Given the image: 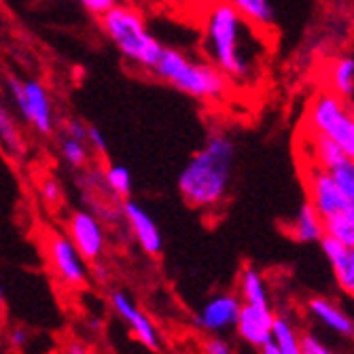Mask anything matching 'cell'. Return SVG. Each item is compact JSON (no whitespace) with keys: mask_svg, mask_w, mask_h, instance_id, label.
Returning <instances> with one entry per match:
<instances>
[{"mask_svg":"<svg viewBox=\"0 0 354 354\" xmlns=\"http://www.w3.org/2000/svg\"><path fill=\"white\" fill-rule=\"evenodd\" d=\"M202 51L230 85H240L259 75L266 45L259 30L227 3L214 0L202 17Z\"/></svg>","mask_w":354,"mask_h":354,"instance_id":"6da1fadb","label":"cell"},{"mask_svg":"<svg viewBox=\"0 0 354 354\" xmlns=\"http://www.w3.org/2000/svg\"><path fill=\"white\" fill-rule=\"evenodd\" d=\"M238 149L227 132H212L191 155L178 174L176 187L187 206L210 210L225 202L232 187Z\"/></svg>","mask_w":354,"mask_h":354,"instance_id":"7a4b0ae2","label":"cell"},{"mask_svg":"<svg viewBox=\"0 0 354 354\" xmlns=\"http://www.w3.org/2000/svg\"><path fill=\"white\" fill-rule=\"evenodd\" d=\"M102 35L117 49V53L140 71H153L164 45L155 39L147 26L145 15L127 3L115 5L111 11L98 17Z\"/></svg>","mask_w":354,"mask_h":354,"instance_id":"3957f363","label":"cell"},{"mask_svg":"<svg viewBox=\"0 0 354 354\" xmlns=\"http://www.w3.org/2000/svg\"><path fill=\"white\" fill-rule=\"evenodd\" d=\"M151 75L200 102H218L230 91V81L212 64L193 59L172 47L162 49Z\"/></svg>","mask_w":354,"mask_h":354,"instance_id":"277c9868","label":"cell"},{"mask_svg":"<svg viewBox=\"0 0 354 354\" xmlns=\"http://www.w3.org/2000/svg\"><path fill=\"white\" fill-rule=\"evenodd\" d=\"M308 123L312 134L329 138L354 162V119L352 111L342 98L331 91L318 93L310 106Z\"/></svg>","mask_w":354,"mask_h":354,"instance_id":"5b68a950","label":"cell"},{"mask_svg":"<svg viewBox=\"0 0 354 354\" xmlns=\"http://www.w3.org/2000/svg\"><path fill=\"white\" fill-rule=\"evenodd\" d=\"M9 93L26 123H30L41 136H51L55 117L51 106V95L39 79H9Z\"/></svg>","mask_w":354,"mask_h":354,"instance_id":"8992f818","label":"cell"},{"mask_svg":"<svg viewBox=\"0 0 354 354\" xmlns=\"http://www.w3.org/2000/svg\"><path fill=\"white\" fill-rule=\"evenodd\" d=\"M47 254L53 274L71 288H79L87 282V268L83 257L75 248V244L59 232L49 234L47 238Z\"/></svg>","mask_w":354,"mask_h":354,"instance_id":"52a82bcc","label":"cell"},{"mask_svg":"<svg viewBox=\"0 0 354 354\" xmlns=\"http://www.w3.org/2000/svg\"><path fill=\"white\" fill-rule=\"evenodd\" d=\"M68 240L75 244V248L83 257V261H98L106 246V238H104V230L100 221L87 210H79L71 216Z\"/></svg>","mask_w":354,"mask_h":354,"instance_id":"ba28073f","label":"cell"},{"mask_svg":"<svg viewBox=\"0 0 354 354\" xmlns=\"http://www.w3.org/2000/svg\"><path fill=\"white\" fill-rule=\"evenodd\" d=\"M308 204H312V208L323 216V221L348 212L346 198L335 185L333 176L316 166L310 170L308 176Z\"/></svg>","mask_w":354,"mask_h":354,"instance_id":"9c48e42d","label":"cell"},{"mask_svg":"<svg viewBox=\"0 0 354 354\" xmlns=\"http://www.w3.org/2000/svg\"><path fill=\"white\" fill-rule=\"evenodd\" d=\"M240 308H242L240 297H236L232 293H218V295L210 297L202 306V310L193 316V323H196L200 329L214 333V335L225 333L236 327Z\"/></svg>","mask_w":354,"mask_h":354,"instance_id":"30bf717a","label":"cell"},{"mask_svg":"<svg viewBox=\"0 0 354 354\" xmlns=\"http://www.w3.org/2000/svg\"><path fill=\"white\" fill-rule=\"evenodd\" d=\"M111 304H113L117 316L123 320L127 327H130L134 337L142 346H147L149 350L157 352L159 346H162V339H159V333H157V327L153 325V320L138 308V304L125 291H115L111 295Z\"/></svg>","mask_w":354,"mask_h":354,"instance_id":"8fae6325","label":"cell"},{"mask_svg":"<svg viewBox=\"0 0 354 354\" xmlns=\"http://www.w3.org/2000/svg\"><path fill=\"white\" fill-rule=\"evenodd\" d=\"M121 212H123V218L127 221V225H130V230H132L138 246L142 248V252H147V254L162 252L164 236H162V230H159L157 221L151 216L149 210H145L138 202L127 198V200H123Z\"/></svg>","mask_w":354,"mask_h":354,"instance_id":"7c38bea8","label":"cell"},{"mask_svg":"<svg viewBox=\"0 0 354 354\" xmlns=\"http://www.w3.org/2000/svg\"><path fill=\"white\" fill-rule=\"evenodd\" d=\"M274 318L276 314L272 308H257L242 304L240 314H238V323L236 331L240 339L252 348H263L268 342H272V331H274Z\"/></svg>","mask_w":354,"mask_h":354,"instance_id":"4fadbf2b","label":"cell"},{"mask_svg":"<svg viewBox=\"0 0 354 354\" xmlns=\"http://www.w3.org/2000/svg\"><path fill=\"white\" fill-rule=\"evenodd\" d=\"M320 248H323L325 257L333 268V276L339 291L354 299V248H346L331 236H325L320 240Z\"/></svg>","mask_w":354,"mask_h":354,"instance_id":"5bb4252c","label":"cell"},{"mask_svg":"<svg viewBox=\"0 0 354 354\" xmlns=\"http://www.w3.org/2000/svg\"><path fill=\"white\" fill-rule=\"evenodd\" d=\"M308 310L310 314L318 320L320 325H325L327 329H331L333 333L354 339V318L348 316L339 306H335L331 299L325 297H312L308 301Z\"/></svg>","mask_w":354,"mask_h":354,"instance_id":"9a60e30c","label":"cell"},{"mask_svg":"<svg viewBox=\"0 0 354 354\" xmlns=\"http://www.w3.org/2000/svg\"><path fill=\"white\" fill-rule=\"evenodd\" d=\"M288 236H291L295 242H301V244L320 242L325 238V221L312 208V204L306 202L297 210V214L291 218V225H288Z\"/></svg>","mask_w":354,"mask_h":354,"instance_id":"2e32d148","label":"cell"},{"mask_svg":"<svg viewBox=\"0 0 354 354\" xmlns=\"http://www.w3.org/2000/svg\"><path fill=\"white\" fill-rule=\"evenodd\" d=\"M238 11L257 30H270L276 24V11L270 0H223Z\"/></svg>","mask_w":354,"mask_h":354,"instance_id":"e0dca14e","label":"cell"},{"mask_svg":"<svg viewBox=\"0 0 354 354\" xmlns=\"http://www.w3.org/2000/svg\"><path fill=\"white\" fill-rule=\"evenodd\" d=\"M240 293H242V304L257 306V308H272L266 280L254 268H246L242 272V276H240Z\"/></svg>","mask_w":354,"mask_h":354,"instance_id":"ac0fdd59","label":"cell"},{"mask_svg":"<svg viewBox=\"0 0 354 354\" xmlns=\"http://www.w3.org/2000/svg\"><path fill=\"white\" fill-rule=\"evenodd\" d=\"M329 81L337 98L352 100L354 98V57L352 55H342L333 62L331 73H329Z\"/></svg>","mask_w":354,"mask_h":354,"instance_id":"d6986e66","label":"cell"},{"mask_svg":"<svg viewBox=\"0 0 354 354\" xmlns=\"http://www.w3.org/2000/svg\"><path fill=\"white\" fill-rule=\"evenodd\" d=\"M312 155H314V166L320 168V170H327L331 172L335 166H339L342 162H346V155L344 151L331 142L329 138L325 136H318V134H312Z\"/></svg>","mask_w":354,"mask_h":354,"instance_id":"ffe728a7","label":"cell"},{"mask_svg":"<svg viewBox=\"0 0 354 354\" xmlns=\"http://www.w3.org/2000/svg\"><path fill=\"white\" fill-rule=\"evenodd\" d=\"M0 147L13 157H21L26 153L24 136L19 134V127L5 104H0Z\"/></svg>","mask_w":354,"mask_h":354,"instance_id":"44dd1931","label":"cell"},{"mask_svg":"<svg viewBox=\"0 0 354 354\" xmlns=\"http://www.w3.org/2000/svg\"><path fill=\"white\" fill-rule=\"evenodd\" d=\"M272 342L276 344V348L280 350V354H304L301 352L299 333L295 331L293 323L286 316H276L274 318Z\"/></svg>","mask_w":354,"mask_h":354,"instance_id":"7402d4cb","label":"cell"},{"mask_svg":"<svg viewBox=\"0 0 354 354\" xmlns=\"http://www.w3.org/2000/svg\"><path fill=\"white\" fill-rule=\"evenodd\" d=\"M325 236L335 238L346 248H354V216L344 212V214L325 218Z\"/></svg>","mask_w":354,"mask_h":354,"instance_id":"603a6c76","label":"cell"},{"mask_svg":"<svg viewBox=\"0 0 354 354\" xmlns=\"http://www.w3.org/2000/svg\"><path fill=\"white\" fill-rule=\"evenodd\" d=\"M329 174L333 176L335 185L344 193L346 204H348V214L354 216V162L352 159H346V162L335 166Z\"/></svg>","mask_w":354,"mask_h":354,"instance_id":"cb8c5ba5","label":"cell"},{"mask_svg":"<svg viewBox=\"0 0 354 354\" xmlns=\"http://www.w3.org/2000/svg\"><path fill=\"white\" fill-rule=\"evenodd\" d=\"M104 183L106 187L115 193V196L127 200L130 198V193H132V174L130 170H127L125 166H109V170L104 172Z\"/></svg>","mask_w":354,"mask_h":354,"instance_id":"d4e9b609","label":"cell"},{"mask_svg":"<svg viewBox=\"0 0 354 354\" xmlns=\"http://www.w3.org/2000/svg\"><path fill=\"white\" fill-rule=\"evenodd\" d=\"M62 157H64V162L73 168H85L89 162V147L83 140L64 136L62 138Z\"/></svg>","mask_w":354,"mask_h":354,"instance_id":"484cf974","label":"cell"},{"mask_svg":"<svg viewBox=\"0 0 354 354\" xmlns=\"http://www.w3.org/2000/svg\"><path fill=\"white\" fill-rule=\"evenodd\" d=\"M299 342H301V352L304 354H337V352H333L327 344H323L312 333L299 335Z\"/></svg>","mask_w":354,"mask_h":354,"instance_id":"4316f807","label":"cell"},{"mask_svg":"<svg viewBox=\"0 0 354 354\" xmlns=\"http://www.w3.org/2000/svg\"><path fill=\"white\" fill-rule=\"evenodd\" d=\"M77 3H79L87 13H91L93 17H100V15H104L106 11H111L115 5H119L121 0H77Z\"/></svg>","mask_w":354,"mask_h":354,"instance_id":"83f0119b","label":"cell"},{"mask_svg":"<svg viewBox=\"0 0 354 354\" xmlns=\"http://www.w3.org/2000/svg\"><path fill=\"white\" fill-rule=\"evenodd\" d=\"M85 142L91 151L100 153V155H106V151H109V142H106L104 134L95 125H87V140Z\"/></svg>","mask_w":354,"mask_h":354,"instance_id":"f1b7e54d","label":"cell"},{"mask_svg":"<svg viewBox=\"0 0 354 354\" xmlns=\"http://www.w3.org/2000/svg\"><path fill=\"white\" fill-rule=\"evenodd\" d=\"M204 354H236L227 339L223 337H210L204 344Z\"/></svg>","mask_w":354,"mask_h":354,"instance_id":"f546056e","label":"cell"},{"mask_svg":"<svg viewBox=\"0 0 354 354\" xmlns=\"http://www.w3.org/2000/svg\"><path fill=\"white\" fill-rule=\"evenodd\" d=\"M66 136L85 142V140H87V123L81 121V119H71V121L66 123Z\"/></svg>","mask_w":354,"mask_h":354,"instance_id":"4dcf8cb0","label":"cell"},{"mask_svg":"<svg viewBox=\"0 0 354 354\" xmlns=\"http://www.w3.org/2000/svg\"><path fill=\"white\" fill-rule=\"evenodd\" d=\"M43 198L49 204H55L59 200V185L55 180H45L43 183Z\"/></svg>","mask_w":354,"mask_h":354,"instance_id":"1f68e13d","label":"cell"},{"mask_svg":"<svg viewBox=\"0 0 354 354\" xmlns=\"http://www.w3.org/2000/svg\"><path fill=\"white\" fill-rule=\"evenodd\" d=\"M66 352H68V354H87V348H85L83 344H79V342H73V344L68 346Z\"/></svg>","mask_w":354,"mask_h":354,"instance_id":"d6a6232c","label":"cell"},{"mask_svg":"<svg viewBox=\"0 0 354 354\" xmlns=\"http://www.w3.org/2000/svg\"><path fill=\"white\" fill-rule=\"evenodd\" d=\"M11 339H13V344H15V346H21V344L26 342V333H24V331H19V329H15V331H13V335H11Z\"/></svg>","mask_w":354,"mask_h":354,"instance_id":"836d02e7","label":"cell"},{"mask_svg":"<svg viewBox=\"0 0 354 354\" xmlns=\"http://www.w3.org/2000/svg\"><path fill=\"white\" fill-rule=\"evenodd\" d=\"M261 354H280V350L276 348V344H274V342H268V344L261 348Z\"/></svg>","mask_w":354,"mask_h":354,"instance_id":"e575fe53","label":"cell"},{"mask_svg":"<svg viewBox=\"0 0 354 354\" xmlns=\"http://www.w3.org/2000/svg\"><path fill=\"white\" fill-rule=\"evenodd\" d=\"M151 3H157V5H172L176 0H151Z\"/></svg>","mask_w":354,"mask_h":354,"instance_id":"d590c367","label":"cell"},{"mask_svg":"<svg viewBox=\"0 0 354 354\" xmlns=\"http://www.w3.org/2000/svg\"><path fill=\"white\" fill-rule=\"evenodd\" d=\"M5 304V288H3V284H0V306Z\"/></svg>","mask_w":354,"mask_h":354,"instance_id":"8d00e7d4","label":"cell"},{"mask_svg":"<svg viewBox=\"0 0 354 354\" xmlns=\"http://www.w3.org/2000/svg\"><path fill=\"white\" fill-rule=\"evenodd\" d=\"M0 327H3V320H0Z\"/></svg>","mask_w":354,"mask_h":354,"instance_id":"74e56055","label":"cell"},{"mask_svg":"<svg viewBox=\"0 0 354 354\" xmlns=\"http://www.w3.org/2000/svg\"><path fill=\"white\" fill-rule=\"evenodd\" d=\"M352 119H354V111H352Z\"/></svg>","mask_w":354,"mask_h":354,"instance_id":"f35d334b","label":"cell"}]
</instances>
